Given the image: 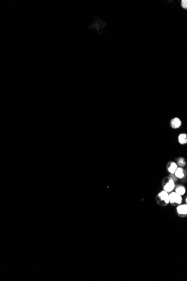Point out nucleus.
Wrapping results in <instances>:
<instances>
[{"mask_svg": "<svg viewBox=\"0 0 187 281\" xmlns=\"http://www.w3.org/2000/svg\"><path fill=\"white\" fill-rule=\"evenodd\" d=\"M157 202L159 203V204L163 205H167L170 203L169 194L166 191L163 190L159 193L157 197Z\"/></svg>", "mask_w": 187, "mask_h": 281, "instance_id": "nucleus-1", "label": "nucleus"}, {"mask_svg": "<svg viewBox=\"0 0 187 281\" xmlns=\"http://www.w3.org/2000/svg\"><path fill=\"white\" fill-rule=\"evenodd\" d=\"M170 203L172 204L180 205L182 203V196L176 193L175 192H172L169 194Z\"/></svg>", "mask_w": 187, "mask_h": 281, "instance_id": "nucleus-2", "label": "nucleus"}, {"mask_svg": "<svg viewBox=\"0 0 187 281\" xmlns=\"http://www.w3.org/2000/svg\"><path fill=\"white\" fill-rule=\"evenodd\" d=\"M175 188V185L174 180L172 178H169L168 181L164 185V190L168 193L172 192Z\"/></svg>", "mask_w": 187, "mask_h": 281, "instance_id": "nucleus-3", "label": "nucleus"}, {"mask_svg": "<svg viewBox=\"0 0 187 281\" xmlns=\"http://www.w3.org/2000/svg\"><path fill=\"white\" fill-rule=\"evenodd\" d=\"M176 211L180 217L187 216V204H180L177 207Z\"/></svg>", "mask_w": 187, "mask_h": 281, "instance_id": "nucleus-4", "label": "nucleus"}, {"mask_svg": "<svg viewBox=\"0 0 187 281\" xmlns=\"http://www.w3.org/2000/svg\"><path fill=\"white\" fill-rule=\"evenodd\" d=\"M170 126L171 127L174 129H179L182 124V122L181 120L179 117H174L172 118L171 121H170Z\"/></svg>", "mask_w": 187, "mask_h": 281, "instance_id": "nucleus-5", "label": "nucleus"}, {"mask_svg": "<svg viewBox=\"0 0 187 281\" xmlns=\"http://www.w3.org/2000/svg\"><path fill=\"white\" fill-rule=\"evenodd\" d=\"M174 175L176 178L179 179H182L186 176V171L183 167H178V168L176 169Z\"/></svg>", "mask_w": 187, "mask_h": 281, "instance_id": "nucleus-6", "label": "nucleus"}, {"mask_svg": "<svg viewBox=\"0 0 187 281\" xmlns=\"http://www.w3.org/2000/svg\"><path fill=\"white\" fill-rule=\"evenodd\" d=\"M178 164L177 163L171 162L169 163L168 166V171L169 172H170L171 174H174L176 169L178 168Z\"/></svg>", "mask_w": 187, "mask_h": 281, "instance_id": "nucleus-7", "label": "nucleus"}, {"mask_svg": "<svg viewBox=\"0 0 187 281\" xmlns=\"http://www.w3.org/2000/svg\"><path fill=\"white\" fill-rule=\"evenodd\" d=\"M178 141L182 145H184L187 144V134L185 133H182L178 136Z\"/></svg>", "mask_w": 187, "mask_h": 281, "instance_id": "nucleus-8", "label": "nucleus"}, {"mask_svg": "<svg viewBox=\"0 0 187 281\" xmlns=\"http://www.w3.org/2000/svg\"><path fill=\"white\" fill-rule=\"evenodd\" d=\"M175 192L176 193L179 194L180 195L183 196V195H184L185 194V193H186V190L185 187L183 185H178L175 188Z\"/></svg>", "mask_w": 187, "mask_h": 281, "instance_id": "nucleus-9", "label": "nucleus"}, {"mask_svg": "<svg viewBox=\"0 0 187 281\" xmlns=\"http://www.w3.org/2000/svg\"><path fill=\"white\" fill-rule=\"evenodd\" d=\"M177 164H178V166H179L180 167H184L186 165V162L184 160V159L183 158H179L178 160Z\"/></svg>", "mask_w": 187, "mask_h": 281, "instance_id": "nucleus-10", "label": "nucleus"}, {"mask_svg": "<svg viewBox=\"0 0 187 281\" xmlns=\"http://www.w3.org/2000/svg\"><path fill=\"white\" fill-rule=\"evenodd\" d=\"M181 7L183 9L187 10V0L181 1Z\"/></svg>", "mask_w": 187, "mask_h": 281, "instance_id": "nucleus-11", "label": "nucleus"}, {"mask_svg": "<svg viewBox=\"0 0 187 281\" xmlns=\"http://www.w3.org/2000/svg\"><path fill=\"white\" fill-rule=\"evenodd\" d=\"M186 204H187V197H186Z\"/></svg>", "mask_w": 187, "mask_h": 281, "instance_id": "nucleus-12", "label": "nucleus"}]
</instances>
